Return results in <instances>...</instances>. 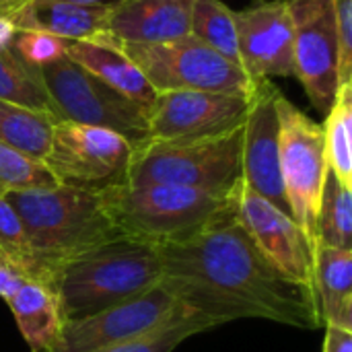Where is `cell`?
I'll return each instance as SVG.
<instances>
[{
  "label": "cell",
  "instance_id": "d4e9b609",
  "mask_svg": "<svg viewBox=\"0 0 352 352\" xmlns=\"http://www.w3.org/2000/svg\"><path fill=\"white\" fill-rule=\"evenodd\" d=\"M190 35L225 56L227 60L239 62V47H237V31L233 10L221 0H194L192 4V23Z\"/></svg>",
  "mask_w": 352,
  "mask_h": 352
},
{
  "label": "cell",
  "instance_id": "836d02e7",
  "mask_svg": "<svg viewBox=\"0 0 352 352\" xmlns=\"http://www.w3.org/2000/svg\"><path fill=\"white\" fill-rule=\"evenodd\" d=\"M29 0H0V16H4V19H8L10 21V16L23 6V4H27Z\"/></svg>",
  "mask_w": 352,
  "mask_h": 352
},
{
  "label": "cell",
  "instance_id": "7c38bea8",
  "mask_svg": "<svg viewBox=\"0 0 352 352\" xmlns=\"http://www.w3.org/2000/svg\"><path fill=\"white\" fill-rule=\"evenodd\" d=\"M293 68L311 105L328 113L338 93V35L332 0H289Z\"/></svg>",
  "mask_w": 352,
  "mask_h": 352
},
{
  "label": "cell",
  "instance_id": "cb8c5ba5",
  "mask_svg": "<svg viewBox=\"0 0 352 352\" xmlns=\"http://www.w3.org/2000/svg\"><path fill=\"white\" fill-rule=\"evenodd\" d=\"M324 140L328 169L352 190V82L338 87L336 99L326 113Z\"/></svg>",
  "mask_w": 352,
  "mask_h": 352
},
{
  "label": "cell",
  "instance_id": "d590c367",
  "mask_svg": "<svg viewBox=\"0 0 352 352\" xmlns=\"http://www.w3.org/2000/svg\"><path fill=\"white\" fill-rule=\"evenodd\" d=\"M260 2H264V0H260Z\"/></svg>",
  "mask_w": 352,
  "mask_h": 352
},
{
  "label": "cell",
  "instance_id": "4dcf8cb0",
  "mask_svg": "<svg viewBox=\"0 0 352 352\" xmlns=\"http://www.w3.org/2000/svg\"><path fill=\"white\" fill-rule=\"evenodd\" d=\"M25 280H27V276H25L23 272H19L16 268L4 264V262L0 260V299H2L4 303L23 287Z\"/></svg>",
  "mask_w": 352,
  "mask_h": 352
},
{
  "label": "cell",
  "instance_id": "ffe728a7",
  "mask_svg": "<svg viewBox=\"0 0 352 352\" xmlns=\"http://www.w3.org/2000/svg\"><path fill=\"white\" fill-rule=\"evenodd\" d=\"M6 305L10 307L16 328L31 352H45L54 346L64 320L58 297L50 285L27 278Z\"/></svg>",
  "mask_w": 352,
  "mask_h": 352
},
{
  "label": "cell",
  "instance_id": "2e32d148",
  "mask_svg": "<svg viewBox=\"0 0 352 352\" xmlns=\"http://www.w3.org/2000/svg\"><path fill=\"white\" fill-rule=\"evenodd\" d=\"M194 0H124L109 8L105 31L122 43H167L190 33Z\"/></svg>",
  "mask_w": 352,
  "mask_h": 352
},
{
  "label": "cell",
  "instance_id": "ac0fdd59",
  "mask_svg": "<svg viewBox=\"0 0 352 352\" xmlns=\"http://www.w3.org/2000/svg\"><path fill=\"white\" fill-rule=\"evenodd\" d=\"M109 6L76 0H29L12 16L16 31H39L64 41L93 39L105 33Z\"/></svg>",
  "mask_w": 352,
  "mask_h": 352
},
{
  "label": "cell",
  "instance_id": "4fadbf2b",
  "mask_svg": "<svg viewBox=\"0 0 352 352\" xmlns=\"http://www.w3.org/2000/svg\"><path fill=\"white\" fill-rule=\"evenodd\" d=\"M250 99L210 91H165L148 111L151 140L202 138L245 122Z\"/></svg>",
  "mask_w": 352,
  "mask_h": 352
},
{
  "label": "cell",
  "instance_id": "30bf717a",
  "mask_svg": "<svg viewBox=\"0 0 352 352\" xmlns=\"http://www.w3.org/2000/svg\"><path fill=\"white\" fill-rule=\"evenodd\" d=\"M132 146L113 130L58 122L43 163L58 184L103 190L126 184Z\"/></svg>",
  "mask_w": 352,
  "mask_h": 352
},
{
  "label": "cell",
  "instance_id": "83f0119b",
  "mask_svg": "<svg viewBox=\"0 0 352 352\" xmlns=\"http://www.w3.org/2000/svg\"><path fill=\"white\" fill-rule=\"evenodd\" d=\"M212 328H217V324L212 320H208L206 316L194 314V316H190V318H186L182 322H175V324H171V326H167V328H163V330H159L155 334L142 336L138 340L91 352H173L190 336H196V334L212 330Z\"/></svg>",
  "mask_w": 352,
  "mask_h": 352
},
{
  "label": "cell",
  "instance_id": "7a4b0ae2",
  "mask_svg": "<svg viewBox=\"0 0 352 352\" xmlns=\"http://www.w3.org/2000/svg\"><path fill=\"white\" fill-rule=\"evenodd\" d=\"M16 210L43 283L52 287L62 264L122 233L111 223L99 190L56 184L4 196Z\"/></svg>",
  "mask_w": 352,
  "mask_h": 352
},
{
  "label": "cell",
  "instance_id": "5bb4252c",
  "mask_svg": "<svg viewBox=\"0 0 352 352\" xmlns=\"http://www.w3.org/2000/svg\"><path fill=\"white\" fill-rule=\"evenodd\" d=\"M278 95L280 89L270 80L256 82L243 122L241 182L245 188L291 214L280 179V124L276 109Z\"/></svg>",
  "mask_w": 352,
  "mask_h": 352
},
{
  "label": "cell",
  "instance_id": "52a82bcc",
  "mask_svg": "<svg viewBox=\"0 0 352 352\" xmlns=\"http://www.w3.org/2000/svg\"><path fill=\"white\" fill-rule=\"evenodd\" d=\"M58 122H76L113 130L138 144L148 138L146 111L62 56L39 68Z\"/></svg>",
  "mask_w": 352,
  "mask_h": 352
},
{
  "label": "cell",
  "instance_id": "3957f363",
  "mask_svg": "<svg viewBox=\"0 0 352 352\" xmlns=\"http://www.w3.org/2000/svg\"><path fill=\"white\" fill-rule=\"evenodd\" d=\"M161 272L157 245L120 235L62 264L52 289L62 320L74 322L144 293L161 283Z\"/></svg>",
  "mask_w": 352,
  "mask_h": 352
},
{
  "label": "cell",
  "instance_id": "ba28073f",
  "mask_svg": "<svg viewBox=\"0 0 352 352\" xmlns=\"http://www.w3.org/2000/svg\"><path fill=\"white\" fill-rule=\"evenodd\" d=\"M278 109V148L280 179L291 217L301 227L316 254V217L322 188L328 175L324 126L303 113L283 93L276 99Z\"/></svg>",
  "mask_w": 352,
  "mask_h": 352
},
{
  "label": "cell",
  "instance_id": "f546056e",
  "mask_svg": "<svg viewBox=\"0 0 352 352\" xmlns=\"http://www.w3.org/2000/svg\"><path fill=\"white\" fill-rule=\"evenodd\" d=\"M338 35V82H352V0H332Z\"/></svg>",
  "mask_w": 352,
  "mask_h": 352
},
{
  "label": "cell",
  "instance_id": "44dd1931",
  "mask_svg": "<svg viewBox=\"0 0 352 352\" xmlns=\"http://www.w3.org/2000/svg\"><path fill=\"white\" fill-rule=\"evenodd\" d=\"M56 124L58 120L47 113L0 101V142L33 159H45Z\"/></svg>",
  "mask_w": 352,
  "mask_h": 352
},
{
  "label": "cell",
  "instance_id": "7402d4cb",
  "mask_svg": "<svg viewBox=\"0 0 352 352\" xmlns=\"http://www.w3.org/2000/svg\"><path fill=\"white\" fill-rule=\"evenodd\" d=\"M316 245L352 252V190L342 186L330 169L316 217Z\"/></svg>",
  "mask_w": 352,
  "mask_h": 352
},
{
  "label": "cell",
  "instance_id": "9c48e42d",
  "mask_svg": "<svg viewBox=\"0 0 352 352\" xmlns=\"http://www.w3.org/2000/svg\"><path fill=\"white\" fill-rule=\"evenodd\" d=\"M194 314L198 311L182 305L163 283H157L132 299L116 303L82 320L64 322L60 336L47 352H91L132 342Z\"/></svg>",
  "mask_w": 352,
  "mask_h": 352
},
{
  "label": "cell",
  "instance_id": "e0dca14e",
  "mask_svg": "<svg viewBox=\"0 0 352 352\" xmlns=\"http://www.w3.org/2000/svg\"><path fill=\"white\" fill-rule=\"evenodd\" d=\"M66 56L118 93L140 105L148 116L157 99V91L148 85L140 68L124 54L120 41L113 35L105 31L93 39L68 41Z\"/></svg>",
  "mask_w": 352,
  "mask_h": 352
},
{
  "label": "cell",
  "instance_id": "277c9868",
  "mask_svg": "<svg viewBox=\"0 0 352 352\" xmlns=\"http://www.w3.org/2000/svg\"><path fill=\"white\" fill-rule=\"evenodd\" d=\"M99 192L116 229L124 237L153 245L188 239L233 212L231 194L219 196L184 186H111Z\"/></svg>",
  "mask_w": 352,
  "mask_h": 352
},
{
  "label": "cell",
  "instance_id": "d6a6232c",
  "mask_svg": "<svg viewBox=\"0 0 352 352\" xmlns=\"http://www.w3.org/2000/svg\"><path fill=\"white\" fill-rule=\"evenodd\" d=\"M14 33H16V29L12 27V23L8 19L0 16V50L10 47V43L14 39Z\"/></svg>",
  "mask_w": 352,
  "mask_h": 352
},
{
  "label": "cell",
  "instance_id": "6da1fadb",
  "mask_svg": "<svg viewBox=\"0 0 352 352\" xmlns=\"http://www.w3.org/2000/svg\"><path fill=\"white\" fill-rule=\"evenodd\" d=\"M157 248L161 283L182 305L217 326L235 320H270L305 330L324 326L318 299L268 264L233 212L188 239Z\"/></svg>",
  "mask_w": 352,
  "mask_h": 352
},
{
  "label": "cell",
  "instance_id": "1f68e13d",
  "mask_svg": "<svg viewBox=\"0 0 352 352\" xmlns=\"http://www.w3.org/2000/svg\"><path fill=\"white\" fill-rule=\"evenodd\" d=\"M324 352H352V332L326 326Z\"/></svg>",
  "mask_w": 352,
  "mask_h": 352
},
{
  "label": "cell",
  "instance_id": "5b68a950",
  "mask_svg": "<svg viewBox=\"0 0 352 352\" xmlns=\"http://www.w3.org/2000/svg\"><path fill=\"white\" fill-rule=\"evenodd\" d=\"M243 124L212 136L142 140L132 146L124 186L169 184L229 196L241 179Z\"/></svg>",
  "mask_w": 352,
  "mask_h": 352
},
{
  "label": "cell",
  "instance_id": "8fae6325",
  "mask_svg": "<svg viewBox=\"0 0 352 352\" xmlns=\"http://www.w3.org/2000/svg\"><path fill=\"white\" fill-rule=\"evenodd\" d=\"M231 206L235 221L268 264L283 278L307 289L316 297L314 250L295 219L245 188L241 179L231 190Z\"/></svg>",
  "mask_w": 352,
  "mask_h": 352
},
{
  "label": "cell",
  "instance_id": "f1b7e54d",
  "mask_svg": "<svg viewBox=\"0 0 352 352\" xmlns=\"http://www.w3.org/2000/svg\"><path fill=\"white\" fill-rule=\"evenodd\" d=\"M66 43L68 41L54 37V35H47V33L16 31L10 47L14 50V54L23 62H27L35 68H41V66L66 56Z\"/></svg>",
  "mask_w": 352,
  "mask_h": 352
},
{
  "label": "cell",
  "instance_id": "484cf974",
  "mask_svg": "<svg viewBox=\"0 0 352 352\" xmlns=\"http://www.w3.org/2000/svg\"><path fill=\"white\" fill-rule=\"evenodd\" d=\"M0 260L23 272L27 278L43 283L41 268L31 250L27 231L16 210L4 196H0Z\"/></svg>",
  "mask_w": 352,
  "mask_h": 352
},
{
  "label": "cell",
  "instance_id": "8992f818",
  "mask_svg": "<svg viewBox=\"0 0 352 352\" xmlns=\"http://www.w3.org/2000/svg\"><path fill=\"white\" fill-rule=\"evenodd\" d=\"M120 45L157 93L210 91L250 99L256 89V82L239 64L227 60L190 33L167 43L120 41Z\"/></svg>",
  "mask_w": 352,
  "mask_h": 352
},
{
  "label": "cell",
  "instance_id": "d6986e66",
  "mask_svg": "<svg viewBox=\"0 0 352 352\" xmlns=\"http://www.w3.org/2000/svg\"><path fill=\"white\" fill-rule=\"evenodd\" d=\"M314 287L324 326L352 332V252L318 248L314 254Z\"/></svg>",
  "mask_w": 352,
  "mask_h": 352
},
{
  "label": "cell",
  "instance_id": "603a6c76",
  "mask_svg": "<svg viewBox=\"0 0 352 352\" xmlns=\"http://www.w3.org/2000/svg\"><path fill=\"white\" fill-rule=\"evenodd\" d=\"M0 101H8L56 118L39 68L23 62L12 47L0 50Z\"/></svg>",
  "mask_w": 352,
  "mask_h": 352
},
{
  "label": "cell",
  "instance_id": "4316f807",
  "mask_svg": "<svg viewBox=\"0 0 352 352\" xmlns=\"http://www.w3.org/2000/svg\"><path fill=\"white\" fill-rule=\"evenodd\" d=\"M58 179L43 161L33 159L12 146L0 142V196L25 190L52 188Z\"/></svg>",
  "mask_w": 352,
  "mask_h": 352
},
{
  "label": "cell",
  "instance_id": "9a60e30c",
  "mask_svg": "<svg viewBox=\"0 0 352 352\" xmlns=\"http://www.w3.org/2000/svg\"><path fill=\"white\" fill-rule=\"evenodd\" d=\"M239 62L254 80L295 76L293 21L289 0H264L252 8L233 12Z\"/></svg>",
  "mask_w": 352,
  "mask_h": 352
},
{
  "label": "cell",
  "instance_id": "e575fe53",
  "mask_svg": "<svg viewBox=\"0 0 352 352\" xmlns=\"http://www.w3.org/2000/svg\"><path fill=\"white\" fill-rule=\"evenodd\" d=\"M76 2H85V4H97V6H116V4H120V2H124V0H76Z\"/></svg>",
  "mask_w": 352,
  "mask_h": 352
}]
</instances>
